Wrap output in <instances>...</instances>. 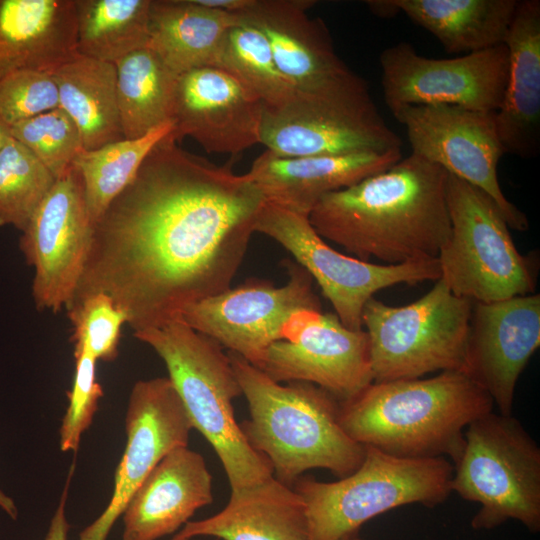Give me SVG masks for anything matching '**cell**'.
<instances>
[{"instance_id": "d590c367", "label": "cell", "mask_w": 540, "mask_h": 540, "mask_svg": "<svg viewBox=\"0 0 540 540\" xmlns=\"http://www.w3.org/2000/svg\"><path fill=\"white\" fill-rule=\"evenodd\" d=\"M74 358L73 384L67 393L68 405L59 428V445L63 452H77L103 396V388L96 379L97 360L82 348H74Z\"/></svg>"}, {"instance_id": "60d3db41", "label": "cell", "mask_w": 540, "mask_h": 540, "mask_svg": "<svg viewBox=\"0 0 540 540\" xmlns=\"http://www.w3.org/2000/svg\"><path fill=\"white\" fill-rule=\"evenodd\" d=\"M337 540H363V539H361L359 536H357V534H355V535L343 537Z\"/></svg>"}, {"instance_id": "ac0fdd59", "label": "cell", "mask_w": 540, "mask_h": 540, "mask_svg": "<svg viewBox=\"0 0 540 540\" xmlns=\"http://www.w3.org/2000/svg\"><path fill=\"white\" fill-rule=\"evenodd\" d=\"M262 100L218 65L177 75L172 134L190 137L208 153L238 154L260 143Z\"/></svg>"}, {"instance_id": "4fadbf2b", "label": "cell", "mask_w": 540, "mask_h": 540, "mask_svg": "<svg viewBox=\"0 0 540 540\" xmlns=\"http://www.w3.org/2000/svg\"><path fill=\"white\" fill-rule=\"evenodd\" d=\"M495 113L453 105H418L392 114L405 127L412 154L484 191L509 228L526 231L527 216L505 197L498 181L497 167L505 152Z\"/></svg>"}, {"instance_id": "7a4b0ae2", "label": "cell", "mask_w": 540, "mask_h": 540, "mask_svg": "<svg viewBox=\"0 0 540 540\" xmlns=\"http://www.w3.org/2000/svg\"><path fill=\"white\" fill-rule=\"evenodd\" d=\"M448 173L410 154L390 168L325 195L308 219L355 258L387 265L436 259L451 233Z\"/></svg>"}, {"instance_id": "5bb4252c", "label": "cell", "mask_w": 540, "mask_h": 540, "mask_svg": "<svg viewBox=\"0 0 540 540\" xmlns=\"http://www.w3.org/2000/svg\"><path fill=\"white\" fill-rule=\"evenodd\" d=\"M384 101L391 113L418 105H453L496 112L502 103L509 56L505 44L454 58H429L408 42L379 58Z\"/></svg>"}, {"instance_id": "ffe728a7", "label": "cell", "mask_w": 540, "mask_h": 540, "mask_svg": "<svg viewBox=\"0 0 540 540\" xmlns=\"http://www.w3.org/2000/svg\"><path fill=\"white\" fill-rule=\"evenodd\" d=\"M313 0H250L235 13L259 29L271 47L278 69L295 91L315 92L331 87L353 71L337 55L327 26L306 11Z\"/></svg>"}, {"instance_id": "3957f363", "label": "cell", "mask_w": 540, "mask_h": 540, "mask_svg": "<svg viewBox=\"0 0 540 540\" xmlns=\"http://www.w3.org/2000/svg\"><path fill=\"white\" fill-rule=\"evenodd\" d=\"M489 394L463 371L426 379L373 382L340 403V423L357 443L409 459L449 457L463 451L464 430L492 412Z\"/></svg>"}, {"instance_id": "30bf717a", "label": "cell", "mask_w": 540, "mask_h": 540, "mask_svg": "<svg viewBox=\"0 0 540 540\" xmlns=\"http://www.w3.org/2000/svg\"><path fill=\"white\" fill-rule=\"evenodd\" d=\"M260 144L283 157L402 150L365 80L353 72L315 92L295 91L278 107H264Z\"/></svg>"}, {"instance_id": "f1b7e54d", "label": "cell", "mask_w": 540, "mask_h": 540, "mask_svg": "<svg viewBox=\"0 0 540 540\" xmlns=\"http://www.w3.org/2000/svg\"><path fill=\"white\" fill-rule=\"evenodd\" d=\"M116 94L125 139L146 135L172 122L177 75L150 48L136 50L115 63Z\"/></svg>"}, {"instance_id": "8fae6325", "label": "cell", "mask_w": 540, "mask_h": 540, "mask_svg": "<svg viewBox=\"0 0 540 540\" xmlns=\"http://www.w3.org/2000/svg\"><path fill=\"white\" fill-rule=\"evenodd\" d=\"M255 232L285 248L317 282L341 323L362 329V312L373 295L400 283L415 285L440 278L438 259L387 265L347 256L330 247L314 230L308 216L265 202Z\"/></svg>"}, {"instance_id": "44dd1931", "label": "cell", "mask_w": 540, "mask_h": 540, "mask_svg": "<svg viewBox=\"0 0 540 540\" xmlns=\"http://www.w3.org/2000/svg\"><path fill=\"white\" fill-rule=\"evenodd\" d=\"M204 457L188 446L169 452L142 481L121 517L122 540H159L177 533L213 501Z\"/></svg>"}, {"instance_id": "d6a6232c", "label": "cell", "mask_w": 540, "mask_h": 540, "mask_svg": "<svg viewBox=\"0 0 540 540\" xmlns=\"http://www.w3.org/2000/svg\"><path fill=\"white\" fill-rule=\"evenodd\" d=\"M56 178L23 144L9 136L0 151V228L21 232Z\"/></svg>"}, {"instance_id": "8992f818", "label": "cell", "mask_w": 540, "mask_h": 540, "mask_svg": "<svg viewBox=\"0 0 540 540\" xmlns=\"http://www.w3.org/2000/svg\"><path fill=\"white\" fill-rule=\"evenodd\" d=\"M452 476L447 458H400L365 446L360 466L348 476L333 482L300 477L293 488L304 501L308 540H337L396 507L443 503Z\"/></svg>"}, {"instance_id": "836d02e7", "label": "cell", "mask_w": 540, "mask_h": 540, "mask_svg": "<svg viewBox=\"0 0 540 540\" xmlns=\"http://www.w3.org/2000/svg\"><path fill=\"white\" fill-rule=\"evenodd\" d=\"M10 136L28 148L58 179L83 149L80 132L60 107L9 127Z\"/></svg>"}, {"instance_id": "1f68e13d", "label": "cell", "mask_w": 540, "mask_h": 540, "mask_svg": "<svg viewBox=\"0 0 540 540\" xmlns=\"http://www.w3.org/2000/svg\"><path fill=\"white\" fill-rule=\"evenodd\" d=\"M216 65L235 75L262 100L264 107L281 106L295 93L278 69L264 34L238 18L225 33Z\"/></svg>"}, {"instance_id": "e575fe53", "label": "cell", "mask_w": 540, "mask_h": 540, "mask_svg": "<svg viewBox=\"0 0 540 540\" xmlns=\"http://www.w3.org/2000/svg\"><path fill=\"white\" fill-rule=\"evenodd\" d=\"M68 316L73 326L74 348H82L97 361H113L118 356L125 314L104 293L88 296L71 306Z\"/></svg>"}, {"instance_id": "83f0119b", "label": "cell", "mask_w": 540, "mask_h": 540, "mask_svg": "<svg viewBox=\"0 0 540 540\" xmlns=\"http://www.w3.org/2000/svg\"><path fill=\"white\" fill-rule=\"evenodd\" d=\"M59 107L76 124L83 148L124 139L117 105L115 64L73 55L51 72Z\"/></svg>"}, {"instance_id": "9a60e30c", "label": "cell", "mask_w": 540, "mask_h": 540, "mask_svg": "<svg viewBox=\"0 0 540 540\" xmlns=\"http://www.w3.org/2000/svg\"><path fill=\"white\" fill-rule=\"evenodd\" d=\"M94 223L80 172L59 177L22 231L19 247L33 267L32 296L39 310L71 306L90 249Z\"/></svg>"}, {"instance_id": "2e32d148", "label": "cell", "mask_w": 540, "mask_h": 540, "mask_svg": "<svg viewBox=\"0 0 540 540\" xmlns=\"http://www.w3.org/2000/svg\"><path fill=\"white\" fill-rule=\"evenodd\" d=\"M254 366L278 383L314 384L340 403L373 383L366 331L351 330L335 314L322 311L306 313Z\"/></svg>"}, {"instance_id": "d4e9b609", "label": "cell", "mask_w": 540, "mask_h": 540, "mask_svg": "<svg viewBox=\"0 0 540 540\" xmlns=\"http://www.w3.org/2000/svg\"><path fill=\"white\" fill-rule=\"evenodd\" d=\"M75 47L74 0H0V83L21 70L52 72Z\"/></svg>"}, {"instance_id": "277c9868", "label": "cell", "mask_w": 540, "mask_h": 540, "mask_svg": "<svg viewBox=\"0 0 540 540\" xmlns=\"http://www.w3.org/2000/svg\"><path fill=\"white\" fill-rule=\"evenodd\" d=\"M227 352L249 409L240 428L251 447L268 460L276 479L292 486L315 468L339 479L360 466L365 446L344 431L335 397L307 382L278 383Z\"/></svg>"}, {"instance_id": "ba28073f", "label": "cell", "mask_w": 540, "mask_h": 540, "mask_svg": "<svg viewBox=\"0 0 540 540\" xmlns=\"http://www.w3.org/2000/svg\"><path fill=\"white\" fill-rule=\"evenodd\" d=\"M446 199L451 233L437 259L451 292L479 303L534 293L535 260L517 250L494 200L450 174Z\"/></svg>"}, {"instance_id": "ab89813d", "label": "cell", "mask_w": 540, "mask_h": 540, "mask_svg": "<svg viewBox=\"0 0 540 540\" xmlns=\"http://www.w3.org/2000/svg\"><path fill=\"white\" fill-rule=\"evenodd\" d=\"M10 136L9 126L0 119V151Z\"/></svg>"}, {"instance_id": "484cf974", "label": "cell", "mask_w": 540, "mask_h": 540, "mask_svg": "<svg viewBox=\"0 0 540 540\" xmlns=\"http://www.w3.org/2000/svg\"><path fill=\"white\" fill-rule=\"evenodd\" d=\"M518 0H370L380 17L403 13L448 53L470 54L505 44Z\"/></svg>"}, {"instance_id": "52a82bcc", "label": "cell", "mask_w": 540, "mask_h": 540, "mask_svg": "<svg viewBox=\"0 0 540 540\" xmlns=\"http://www.w3.org/2000/svg\"><path fill=\"white\" fill-rule=\"evenodd\" d=\"M465 443L453 465L451 490L480 505L475 530L508 520L540 530V448L510 415L489 412L466 428Z\"/></svg>"}, {"instance_id": "cb8c5ba5", "label": "cell", "mask_w": 540, "mask_h": 540, "mask_svg": "<svg viewBox=\"0 0 540 540\" xmlns=\"http://www.w3.org/2000/svg\"><path fill=\"white\" fill-rule=\"evenodd\" d=\"M221 540H308L305 505L293 486L274 476L231 492L216 514L190 520L171 540L196 537Z\"/></svg>"}, {"instance_id": "4316f807", "label": "cell", "mask_w": 540, "mask_h": 540, "mask_svg": "<svg viewBox=\"0 0 540 540\" xmlns=\"http://www.w3.org/2000/svg\"><path fill=\"white\" fill-rule=\"evenodd\" d=\"M236 22L235 14L197 0H151L148 48L176 75L216 65L225 33Z\"/></svg>"}, {"instance_id": "9c48e42d", "label": "cell", "mask_w": 540, "mask_h": 540, "mask_svg": "<svg viewBox=\"0 0 540 540\" xmlns=\"http://www.w3.org/2000/svg\"><path fill=\"white\" fill-rule=\"evenodd\" d=\"M473 302L442 279L423 297L389 306L374 297L362 312L373 382L415 379L431 372L463 371Z\"/></svg>"}, {"instance_id": "74e56055", "label": "cell", "mask_w": 540, "mask_h": 540, "mask_svg": "<svg viewBox=\"0 0 540 540\" xmlns=\"http://www.w3.org/2000/svg\"><path fill=\"white\" fill-rule=\"evenodd\" d=\"M75 470V462L69 468V472L63 487L58 505L50 520L44 540H68L70 524L66 515V505L69 495V487Z\"/></svg>"}, {"instance_id": "5b68a950", "label": "cell", "mask_w": 540, "mask_h": 540, "mask_svg": "<svg viewBox=\"0 0 540 540\" xmlns=\"http://www.w3.org/2000/svg\"><path fill=\"white\" fill-rule=\"evenodd\" d=\"M133 334L164 362L193 429L218 456L231 492L274 476L268 460L251 447L235 419L233 401L242 390L228 352L179 317Z\"/></svg>"}, {"instance_id": "d6986e66", "label": "cell", "mask_w": 540, "mask_h": 540, "mask_svg": "<svg viewBox=\"0 0 540 540\" xmlns=\"http://www.w3.org/2000/svg\"><path fill=\"white\" fill-rule=\"evenodd\" d=\"M539 345V294L473 302L463 372L510 415L517 381Z\"/></svg>"}, {"instance_id": "7c38bea8", "label": "cell", "mask_w": 540, "mask_h": 540, "mask_svg": "<svg viewBox=\"0 0 540 540\" xmlns=\"http://www.w3.org/2000/svg\"><path fill=\"white\" fill-rule=\"evenodd\" d=\"M286 266L288 280L283 286L253 281L230 287L187 306L179 318L254 365L304 314L321 311L309 273L296 262Z\"/></svg>"}, {"instance_id": "8d00e7d4", "label": "cell", "mask_w": 540, "mask_h": 540, "mask_svg": "<svg viewBox=\"0 0 540 540\" xmlns=\"http://www.w3.org/2000/svg\"><path fill=\"white\" fill-rule=\"evenodd\" d=\"M59 107L51 72L17 71L0 83V119L9 127Z\"/></svg>"}, {"instance_id": "603a6c76", "label": "cell", "mask_w": 540, "mask_h": 540, "mask_svg": "<svg viewBox=\"0 0 540 540\" xmlns=\"http://www.w3.org/2000/svg\"><path fill=\"white\" fill-rule=\"evenodd\" d=\"M505 45L508 77L497 131L505 154L530 159L540 152L539 0H518Z\"/></svg>"}, {"instance_id": "6da1fadb", "label": "cell", "mask_w": 540, "mask_h": 540, "mask_svg": "<svg viewBox=\"0 0 540 540\" xmlns=\"http://www.w3.org/2000/svg\"><path fill=\"white\" fill-rule=\"evenodd\" d=\"M172 131L95 222L71 303L104 293L133 332L230 288L266 202L245 174L183 150Z\"/></svg>"}, {"instance_id": "f35d334b", "label": "cell", "mask_w": 540, "mask_h": 540, "mask_svg": "<svg viewBox=\"0 0 540 540\" xmlns=\"http://www.w3.org/2000/svg\"><path fill=\"white\" fill-rule=\"evenodd\" d=\"M0 508L12 519H17L18 509L14 500L0 489Z\"/></svg>"}, {"instance_id": "f546056e", "label": "cell", "mask_w": 540, "mask_h": 540, "mask_svg": "<svg viewBox=\"0 0 540 540\" xmlns=\"http://www.w3.org/2000/svg\"><path fill=\"white\" fill-rule=\"evenodd\" d=\"M76 53L115 64L149 46L151 0H74Z\"/></svg>"}, {"instance_id": "7402d4cb", "label": "cell", "mask_w": 540, "mask_h": 540, "mask_svg": "<svg viewBox=\"0 0 540 540\" xmlns=\"http://www.w3.org/2000/svg\"><path fill=\"white\" fill-rule=\"evenodd\" d=\"M402 158V150L308 157H283L265 150L245 176L266 202L308 216L325 195L386 170Z\"/></svg>"}, {"instance_id": "4dcf8cb0", "label": "cell", "mask_w": 540, "mask_h": 540, "mask_svg": "<svg viewBox=\"0 0 540 540\" xmlns=\"http://www.w3.org/2000/svg\"><path fill=\"white\" fill-rule=\"evenodd\" d=\"M172 130L173 124L169 122L139 138H124L78 152L72 165L81 174L87 208L94 224L131 182L149 151Z\"/></svg>"}, {"instance_id": "e0dca14e", "label": "cell", "mask_w": 540, "mask_h": 540, "mask_svg": "<svg viewBox=\"0 0 540 540\" xmlns=\"http://www.w3.org/2000/svg\"><path fill=\"white\" fill-rule=\"evenodd\" d=\"M126 445L115 470L111 498L103 512L79 533V540H107L133 493L172 450L188 446L193 426L168 377L137 381L125 414Z\"/></svg>"}]
</instances>
